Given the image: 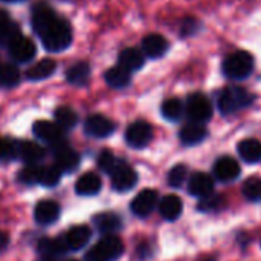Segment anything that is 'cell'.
<instances>
[{"mask_svg":"<svg viewBox=\"0 0 261 261\" xmlns=\"http://www.w3.org/2000/svg\"><path fill=\"white\" fill-rule=\"evenodd\" d=\"M31 25L36 34L40 37L45 49L51 53H62L72 42L71 25L65 19L59 17L54 10L45 2H39L34 5Z\"/></svg>","mask_w":261,"mask_h":261,"instance_id":"1","label":"cell"},{"mask_svg":"<svg viewBox=\"0 0 261 261\" xmlns=\"http://www.w3.org/2000/svg\"><path fill=\"white\" fill-rule=\"evenodd\" d=\"M124 247L118 237L105 235L98 243H95L86 253L85 261H115L121 253Z\"/></svg>","mask_w":261,"mask_h":261,"instance_id":"2","label":"cell"},{"mask_svg":"<svg viewBox=\"0 0 261 261\" xmlns=\"http://www.w3.org/2000/svg\"><path fill=\"white\" fill-rule=\"evenodd\" d=\"M253 95L241 86H229L218 95V109L221 114H233L249 106Z\"/></svg>","mask_w":261,"mask_h":261,"instance_id":"3","label":"cell"},{"mask_svg":"<svg viewBox=\"0 0 261 261\" xmlns=\"http://www.w3.org/2000/svg\"><path fill=\"white\" fill-rule=\"evenodd\" d=\"M253 57L247 51H235L224 59L223 72L229 79L241 80L250 75L253 71Z\"/></svg>","mask_w":261,"mask_h":261,"instance_id":"4","label":"cell"},{"mask_svg":"<svg viewBox=\"0 0 261 261\" xmlns=\"http://www.w3.org/2000/svg\"><path fill=\"white\" fill-rule=\"evenodd\" d=\"M186 115L191 121L195 123H206L212 117V103L211 100L201 94V92H194L188 97L186 101Z\"/></svg>","mask_w":261,"mask_h":261,"instance_id":"5","label":"cell"},{"mask_svg":"<svg viewBox=\"0 0 261 261\" xmlns=\"http://www.w3.org/2000/svg\"><path fill=\"white\" fill-rule=\"evenodd\" d=\"M154 136V129L152 126L145 121V120H137L134 123H130L126 129V143L130 148H136V149H142L145 146H148L152 140Z\"/></svg>","mask_w":261,"mask_h":261,"instance_id":"6","label":"cell"},{"mask_svg":"<svg viewBox=\"0 0 261 261\" xmlns=\"http://www.w3.org/2000/svg\"><path fill=\"white\" fill-rule=\"evenodd\" d=\"M137 181H139L137 172L123 160H120L115 169L111 172V183L117 192L130 191L137 185Z\"/></svg>","mask_w":261,"mask_h":261,"instance_id":"7","label":"cell"},{"mask_svg":"<svg viewBox=\"0 0 261 261\" xmlns=\"http://www.w3.org/2000/svg\"><path fill=\"white\" fill-rule=\"evenodd\" d=\"M63 130L57 123H53V121H46V120H39L34 123L33 126V133L37 139H40L42 142L48 143L51 148L60 145L65 142V137H63Z\"/></svg>","mask_w":261,"mask_h":261,"instance_id":"8","label":"cell"},{"mask_svg":"<svg viewBox=\"0 0 261 261\" xmlns=\"http://www.w3.org/2000/svg\"><path fill=\"white\" fill-rule=\"evenodd\" d=\"M115 130L112 120L101 114H92L85 121V133L94 139H106Z\"/></svg>","mask_w":261,"mask_h":261,"instance_id":"9","label":"cell"},{"mask_svg":"<svg viewBox=\"0 0 261 261\" xmlns=\"http://www.w3.org/2000/svg\"><path fill=\"white\" fill-rule=\"evenodd\" d=\"M53 151H54L56 166L62 172H72V171H75L79 168V165H80V155L71 146H68L66 142L54 146Z\"/></svg>","mask_w":261,"mask_h":261,"instance_id":"10","label":"cell"},{"mask_svg":"<svg viewBox=\"0 0 261 261\" xmlns=\"http://www.w3.org/2000/svg\"><path fill=\"white\" fill-rule=\"evenodd\" d=\"M159 203V194L154 189H143L130 203V211L137 217H148Z\"/></svg>","mask_w":261,"mask_h":261,"instance_id":"11","label":"cell"},{"mask_svg":"<svg viewBox=\"0 0 261 261\" xmlns=\"http://www.w3.org/2000/svg\"><path fill=\"white\" fill-rule=\"evenodd\" d=\"M10 56L17 63H28L36 57V45L28 37H17L10 46H8Z\"/></svg>","mask_w":261,"mask_h":261,"instance_id":"12","label":"cell"},{"mask_svg":"<svg viewBox=\"0 0 261 261\" xmlns=\"http://www.w3.org/2000/svg\"><path fill=\"white\" fill-rule=\"evenodd\" d=\"M188 191L198 198L207 197L214 192V180L206 172H194L188 180Z\"/></svg>","mask_w":261,"mask_h":261,"instance_id":"13","label":"cell"},{"mask_svg":"<svg viewBox=\"0 0 261 261\" xmlns=\"http://www.w3.org/2000/svg\"><path fill=\"white\" fill-rule=\"evenodd\" d=\"M60 217V206L59 203L53 201V200H42L36 204L34 209V220L42 224V226H48L53 224L59 220Z\"/></svg>","mask_w":261,"mask_h":261,"instance_id":"14","label":"cell"},{"mask_svg":"<svg viewBox=\"0 0 261 261\" xmlns=\"http://www.w3.org/2000/svg\"><path fill=\"white\" fill-rule=\"evenodd\" d=\"M91 229L85 224H79V226H72L65 235L63 240L68 246V250H80L82 247H85L88 244V241L91 240Z\"/></svg>","mask_w":261,"mask_h":261,"instance_id":"15","label":"cell"},{"mask_svg":"<svg viewBox=\"0 0 261 261\" xmlns=\"http://www.w3.org/2000/svg\"><path fill=\"white\" fill-rule=\"evenodd\" d=\"M20 36L19 25L5 11L0 10V46L8 48Z\"/></svg>","mask_w":261,"mask_h":261,"instance_id":"16","label":"cell"},{"mask_svg":"<svg viewBox=\"0 0 261 261\" xmlns=\"http://www.w3.org/2000/svg\"><path fill=\"white\" fill-rule=\"evenodd\" d=\"M169 48L168 40L160 34H149L142 42V51L149 59H159L166 54Z\"/></svg>","mask_w":261,"mask_h":261,"instance_id":"17","label":"cell"},{"mask_svg":"<svg viewBox=\"0 0 261 261\" xmlns=\"http://www.w3.org/2000/svg\"><path fill=\"white\" fill-rule=\"evenodd\" d=\"M214 174L220 181H232L240 175V165L232 157H221L214 166Z\"/></svg>","mask_w":261,"mask_h":261,"instance_id":"18","label":"cell"},{"mask_svg":"<svg viewBox=\"0 0 261 261\" xmlns=\"http://www.w3.org/2000/svg\"><path fill=\"white\" fill-rule=\"evenodd\" d=\"M207 136V129L203 123L191 121L189 124L183 126L180 130V142L186 146H194L201 143Z\"/></svg>","mask_w":261,"mask_h":261,"instance_id":"19","label":"cell"},{"mask_svg":"<svg viewBox=\"0 0 261 261\" xmlns=\"http://www.w3.org/2000/svg\"><path fill=\"white\" fill-rule=\"evenodd\" d=\"M94 226L103 235H112L121 229V218L114 212H101L94 217Z\"/></svg>","mask_w":261,"mask_h":261,"instance_id":"20","label":"cell"},{"mask_svg":"<svg viewBox=\"0 0 261 261\" xmlns=\"http://www.w3.org/2000/svg\"><path fill=\"white\" fill-rule=\"evenodd\" d=\"M101 189V180L95 172H86L79 177L75 183V192L83 197L95 195Z\"/></svg>","mask_w":261,"mask_h":261,"instance_id":"21","label":"cell"},{"mask_svg":"<svg viewBox=\"0 0 261 261\" xmlns=\"http://www.w3.org/2000/svg\"><path fill=\"white\" fill-rule=\"evenodd\" d=\"M118 65L130 72L137 71L145 65V53L137 48H126L118 56Z\"/></svg>","mask_w":261,"mask_h":261,"instance_id":"22","label":"cell"},{"mask_svg":"<svg viewBox=\"0 0 261 261\" xmlns=\"http://www.w3.org/2000/svg\"><path fill=\"white\" fill-rule=\"evenodd\" d=\"M17 148L19 157L28 165H36L45 157V148L34 142H17Z\"/></svg>","mask_w":261,"mask_h":261,"instance_id":"23","label":"cell"},{"mask_svg":"<svg viewBox=\"0 0 261 261\" xmlns=\"http://www.w3.org/2000/svg\"><path fill=\"white\" fill-rule=\"evenodd\" d=\"M159 207H160L162 217L165 220H168V221L177 220L181 215V212H183V203H181L180 197L172 195V194L163 197L162 201H160V204H159Z\"/></svg>","mask_w":261,"mask_h":261,"instance_id":"24","label":"cell"},{"mask_svg":"<svg viewBox=\"0 0 261 261\" xmlns=\"http://www.w3.org/2000/svg\"><path fill=\"white\" fill-rule=\"evenodd\" d=\"M238 154L246 163L261 162V142L256 139H246L238 143Z\"/></svg>","mask_w":261,"mask_h":261,"instance_id":"25","label":"cell"},{"mask_svg":"<svg viewBox=\"0 0 261 261\" xmlns=\"http://www.w3.org/2000/svg\"><path fill=\"white\" fill-rule=\"evenodd\" d=\"M57 69V63L51 59H43L40 62H37L36 65H33L28 71H27V77L28 80L33 82H39V80H45L48 77H51Z\"/></svg>","mask_w":261,"mask_h":261,"instance_id":"26","label":"cell"},{"mask_svg":"<svg viewBox=\"0 0 261 261\" xmlns=\"http://www.w3.org/2000/svg\"><path fill=\"white\" fill-rule=\"evenodd\" d=\"M105 82L114 89L126 88L130 83V71H127L126 68H123L120 65H117L114 68H109L105 72Z\"/></svg>","mask_w":261,"mask_h":261,"instance_id":"27","label":"cell"},{"mask_svg":"<svg viewBox=\"0 0 261 261\" xmlns=\"http://www.w3.org/2000/svg\"><path fill=\"white\" fill-rule=\"evenodd\" d=\"M91 68L86 62H79L66 71V80L74 86H85L89 82Z\"/></svg>","mask_w":261,"mask_h":261,"instance_id":"28","label":"cell"},{"mask_svg":"<svg viewBox=\"0 0 261 261\" xmlns=\"http://www.w3.org/2000/svg\"><path fill=\"white\" fill-rule=\"evenodd\" d=\"M20 82V71L13 63H2L0 65V86L4 88H14Z\"/></svg>","mask_w":261,"mask_h":261,"instance_id":"29","label":"cell"},{"mask_svg":"<svg viewBox=\"0 0 261 261\" xmlns=\"http://www.w3.org/2000/svg\"><path fill=\"white\" fill-rule=\"evenodd\" d=\"M54 118H56V123L62 129H72V127H75V124L79 121L77 112L72 108H69V106L57 108L56 112H54Z\"/></svg>","mask_w":261,"mask_h":261,"instance_id":"30","label":"cell"},{"mask_svg":"<svg viewBox=\"0 0 261 261\" xmlns=\"http://www.w3.org/2000/svg\"><path fill=\"white\" fill-rule=\"evenodd\" d=\"M183 112H185V108H183V103L178 98H168L162 105V115L169 121L180 120Z\"/></svg>","mask_w":261,"mask_h":261,"instance_id":"31","label":"cell"},{"mask_svg":"<svg viewBox=\"0 0 261 261\" xmlns=\"http://www.w3.org/2000/svg\"><path fill=\"white\" fill-rule=\"evenodd\" d=\"M62 171L54 165V166H43L40 168V178H39V185L45 186V188H54L59 185L60 178H62Z\"/></svg>","mask_w":261,"mask_h":261,"instance_id":"32","label":"cell"},{"mask_svg":"<svg viewBox=\"0 0 261 261\" xmlns=\"http://www.w3.org/2000/svg\"><path fill=\"white\" fill-rule=\"evenodd\" d=\"M243 195L249 201H261V178L250 177L243 183Z\"/></svg>","mask_w":261,"mask_h":261,"instance_id":"33","label":"cell"},{"mask_svg":"<svg viewBox=\"0 0 261 261\" xmlns=\"http://www.w3.org/2000/svg\"><path fill=\"white\" fill-rule=\"evenodd\" d=\"M186 177H188V168L185 165H177L169 171L168 183L171 188H181L186 181Z\"/></svg>","mask_w":261,"mask_h":261,"instance_id":"34","label":"cell"},{"mask_svg":"<svg viewBox=\"0 0 261 261\" xmlns=\"http://www.w3.org/2000/svg\"><path fill=\"white\" fill-rule=\"evenodd\" d=\"M224 203V198L218 194H211L207 197H203L200 198V203H198V209L201 212H211V211H217L223 206Z\"/></svg>","mask_w":261,"mask_h":261,"instance_id":"35","label":"cell"},{"mask_svg":"<svg viewBox=\"0 0 261 261\" xmlns=\"http://www.w3.org/2000/svg\"><path fill=\"white\" fill-rule=\"evenodd\" d=\"M19 157L17 142L0 137V160H13Z\"/></svg>","mask_w":261,"mask_h":261,"instance_id":"36","label":"cell"},{"mask_svg":"<svg viewBox=\"0 0 261 261\" xmlns=\"http://www.w3.org/2000/svg\"><path fill=\"white\" fill-rule=\"evenodd\" d=\"M118 162H120V160H118L111 151H103V152L98 155V159H97L98 168H100L103 172L109 174V175H111V172L115 169V166L118 165Z\"/></svg>","mask_w":261,"mask_h":261,"instance_id":"37","label":"cell"},{"mask_svg":"<svg viewBox=\"0 0 261 261\" xmlns=\"http://www.w3.org/2000/svg\"><path fill=\"white\" fill-rule=\"evenodd\" d=\"M40 178V168L36 165H28L19 172V181L23 185H36Z\"/></svg>","mask_w":261,"mask_h":261,"instance_id":"38","label":"cell"},{"mask_svg":"<svg viewBox=\"0 0 261 261\" xmlns=\"http://www.w3.org/2000/svg\"><path fill=\"white\" fill-rule=\"evenodd\" d=\"M195 30H197V22L194 19H186L183 22V27H181V34L183 36H191V34L195 33Z\"/></svg>","mask_w":261,"mask_h":261,"instance_id":"39","label":"cell"},{"mask_svg":"<svg viewBox=\"0 0 261 261\" xmlns=\"http://www.w3.org/2000/svg\"><path fill=\"white\" fill-rule=\"evenodd\" d=\"M8 244H10V237H8V233L4 232V230H0V252H4V250L8 247Z\"/></svg>","mask_w":261,"mask_h":261,"instance_id":"40","label":"cell"},{"mask_svg":"<svg viewBox=\"0 0 261 261\" xmlns=\"http://www.w3.org/2000/svg\"><path fill=\"white\" fill-rule=\"evenodd\" d=\"M2 2H8V4H17V2H22V0H2Z\"/></svg>","mask_w":261,"mask_h":261,"instance_id":"41","label":"cell"},{"mask_svg":"<svg viewBox=\"0 0 261 261\" xmlns=\"http://www.w3.org/2000/svg\"><path fill=\"white\" fill-rule=\"evenodd\" d=\"M66 261H77V259H66Z\"/></svg>","mask_w":261,"mask_h":261,"instance_id":"42","label":"cell"},{"mask_svg":"<svg viewBox=\"0 0 261 261\" xmlns=\"http://www.w3.org/2000/svg\"><path fill=\"white\" fill-rule=\"evenodd\" d=\"M206 261H212V259H206Z\"/></svg>","mask_w":261,"mask_h":261,"instance_id":"43","label":"cell"}]
</instances>
